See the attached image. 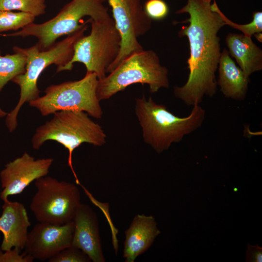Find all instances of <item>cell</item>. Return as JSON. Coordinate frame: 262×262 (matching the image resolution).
Returning <instances> with one entry per match:
<instances>
[{
    "mask_svg": "<svg viewBox=\"0 0 262 262\" xmlns=\"http://www.w3.org/2000/svg\"><path fill=\"white\" fill-rule=\"evenodd\" d=\"M88 256L81 249L69 246L48 260L49 262H89Z\"/></svg>",
    "mask_w": 262,
    "mask_h": 262,
    "instance_id": "7402d4cb",
    "label": "cell"
},
{
    "mask_svg": "<svg viewBox=\"0 0 262 262\" xmlns=\"http://www.w3.org/2000/svg\"><path fill=\"white\" fill-rule=\"evenodd\" d=\"M134 110L144 142L158 154L199 129L206 115L205 110L196 104L188 116L179 117L169 111L164 105L157 103L151 97L147 99L144 95L135 99Z\"/></svg>",
    "mask_w": 262,
    "mask_h": 262,
    "instance_id": "7a4b0ae2",
    "label": "cell"
},
{
    "mask_svg": "<svg viewBox=\"0 0 262 262\" xmlns=\"http://www.w3.org/2000/svg\"><path fill=\"white\" fill-rule=\"evenodd\" d=\"M37 128L32 139L33 148L39 149L47 141L53 140L62 144L68 151L67 164L75 179L81 185L72 164V153L82 144L87 143L101 146L106 143V135L102 127L95 123L85 112L61 111Z\"/></svg>",
    "mask_w": 262,
    "mask_h": 262,
    "instance_id": "277c9868",
    "label": "cell"
},
{
    "mask_svg": "<svg viewBox=\"0 0 262 262\" xmlns=\"http://www.w3.org/2000/svg\"><path fill=\"white\" fill-rule=\"evenodd\" d=\"M35 16L29 13L0 10V33L8 31H17L33 23Z\"/></svg>",
    "mask_w": 262,
    "mask_h": 262,
    "instance_id": "d6986e66",
    "label": "cell"
},
{
    "mask_svg": "<svg viewBox=\"0 0 262 262\" xmlns=\"http://www.w3.org/2000/svg\"><path fill=\"white\" fill-rule=\"evenodd\" d=\"M160 234L152 215L137 214L125 230L123 256L125 262H134L145 252Z\"/></svg>",
    "mask_w": 262,
    "mask_h": 262,
    "instance_id": "9a60e30c",
    "label": "cell"
},
{
    "mask_svg": "<svg viewBox=\"0 0 262 262\" xmlns=\"http://www.w3.org/2000/svg\"><path fill=\"white\" fill-rule=\"evenodd\" d=\"M204 2L207 3H211L212 0H202Z\"/></svg>",
    "mask_w": 262,
    "mask_h": 262,
    "instance_id": "83f0119b",
    "label": "cell"
},
{
    "mask_svg": "<svg viewBox=\"0 0 262 262\" xmlns=\"http://www.w3.org/2000/svg\"><path fill=\"white\" fill-rule=\"evenodd\" d=\"M91 30L75 43L73 57L63 70H71L75 62L84 65L87 72L96 74L98 80L106 76L107 70L117 57L121 37L111 16L98 20L88 19Z\"/></svg>",
    "mask_w": 262,
    "mask_h": 262,
    "instance_id": "8992f818",
    "label": "cell"
},
{
    "mask_svg": "<svg viewBox=\"0 0 262 262\" xmlns=\"http://www.w3.org/2000/svg\"><path fill=\"white\" fill-rule=\"evenodd\" d=\"M245 260L246 262H262V247L258 244H247Z\"/></svg>",
    "mask_w": 262,
    "mask_h": 262,
    "instance_id": "d4e9b609",
    "label": "cell"
},
{
    "mask_svg": "<svg viewBox=\"0 0 262 262\" xmlns=\"http://www.w3.org/2000/svg\"><path fill=\"white\" fill-rule=\"evenodd\" d=\"M225 42L230 56L235 59L238 66L247 77L262 69V50L251 37L229 33Z\"/></svg>",
    "mask_w": 262,
    "mask_h": 262,
    "instance_id": "e0dca14e",
    "label": "cell"
},
{
    "mask_svg": "<svg viewBox=\"0 0 262 262\" xmlns=\"http://www.w3.org/2000/svg\"><path fill=\"white\" fill-rule=\"evenodd\" d=\"M34 184L37 191L30 209L38 222L64 224L73 220L81 204L74 184L46 176L36 180Z\"/></svg>",
    "mask_w": 262,
    "mask_h": 262,
    "instance_id": "9c48e42d",
    "label": "cell"
},
{
    "mask_svg": "<svg viewBox=\"0 0 262 262\" xmlns=\"http://www.w3.org/2000/svg\"><path fill=\"white\" fill-rule=\"evenodd\" d=\"M213 4L202 0H187L176 12L187 13L189 18L173 24L189 23L178 33L179 37L188 39L190 56L187 61L189 73L186 83L173 88L174 96L190 106L200 104L206 96L213 97L217 91L215 73L221 51L219 30L225 25L217 10L215 0Z\"/></svg>",
    "mask_w": 262,
    "mask_h": 262,
    "instance_id": "6da1fadb",
    "label": "cell"
},
{
    "mask_svg": "<svg viewBox=\"0 0 262 262\" xmlns=\"http://www.w3.org/2000/svg\"><path fill=\"white\" fill-rule=\"evenodd\" d=\"M8 113L4 111L0 107V118L3 117L7 115Z\"/></svg>",
    "mask_w": 262,
    "mask_h": 262,
    "instance_id": "4316f807",
    "label": "cell"
},
{
    "mask_svg": "<svg viewBox=\"0 0 262 262\" xmlns=\"http://www.w3.org/2000/svg\"><path fill=\"white\" fill-rule=\"evenodd\" d=\"M53 162L52 158L35 159L27 152L6 164L0 172V198L3 201L11 195H18L33 181L46 176Z\"/></svg>",
    "mask_w": 262,
    "mask_h": 262,
    "instance_id": "7c38bea8",
    "label": "cell"
},
{
    "mask_svg": "<svg viewBox=\"0 0 262 262\" xmlns=\"http://www.w3.org/2000/svg\"><path fill=\"white\" fill-rule=\"evenodd\" d=\"M217 84L225 98L244 100L247 93L249 77L236 65L225 49L221 52L218 66Z\"/></svg>",
    "mask_w": 262,
    "mask_h": 262,
    "instance_id": "2e32d148",
    "label": "cell"
},
{
    "mask_svg": "<svg viewBox=\"0 0 262 262\" xmlns=\"http://www.w3.org/2000/svg\"><path fill=\"white\" fill-rule=\"evenodd\" d=\"M73 220L64 224L39 222L28 233L25 252L34 259L49 260L72 245Z\"/></svg>",
    "mask_w": 262,
    "mask_h": 262,
    "instance_id": "8fae6325",
    "label": "cell"
},
{
    "mask_svg": "<svg viewBox=\"0 0 262 262\" xmlns=\"http://www.w3.org/2000/svg\"><path fill=\"white\" fill-rule=\"evenodd\" d=\"M113 19L121 37L120 52L107 70L109 73L131 53L143 49L138 38L151 28V19L146 13L141 0H108Z\"/></svg>",
    "mask_w": 262,
    "mask_h": 262,
    "instance_id": "30bf717a",
    "label": "cell"
},
{
    "mask_svg": "<svg viewBox=\"0 0 262 262\" xmlns=\"http://www.w3.org/2000/svg\"><path fill=\"white\" fill-rule=\"evenodd\" d=\"M74 230L72 246L77 247L93 262H104L96 213L88 205L82 203L73 220Z\"/></svg>",
    "mask_w": 262,
    "mask_h": 262,
    "instance_id": "4fadbf2b",
    "label": "cell"
},
{
    "mask_svg": "<svg viewBox=\"0 0 262 262\" xmlns=\"http://www.w3.org/2000/svg\"><path fill=\"white\" fill-rule=\"evenodd\" d=\"M4 251H0V262H32L34 260L26 252L20 254V249L16 248Z\"/></svg>",
    "mask_w": 262,
    "mask_h": 262,
    "instance_id": "cb8c5ba5",
    "label": "cell"
},
{
    "mask_svg": "<svg viewBox=\"0 0 262 262\" xmlns=\"http://www.w3.org/2000/svg\"><path fill=\"white\" fill-rule=\"evenodd\" d=\"M217 10L225 25H228L233 28L240 31L246 36L251 37L255 33L262 32V12L261 11H256L253 13V19L250 23L246 24H239L229 20L221 12L218 6Z\"/></svg>",
    "mask_w": 262,
    "mask_h": 262,
    "instance_id": "44dd1931",
    "label": "cell"
},
{
    "mask_svg": "<svg viewBox=\"0 0 262 262\" xmlns=\"http://www.w3.org/2000/svg\"><path fill=\"white\" fill-rule=\"evenodd\" d=\"M31 226L26 209L19 202L4 201L0 217V231L3 235L1 245L2 251L16 248H24Z\"/></svg>",
    "mask_w": 262,
    "mask_h": 262,
    "instance_id": "5bb4252c",
    "label": "cell"
},
{
    "mask_svg": "<svg viewBox=\"0 0 262 262\" xmlns=\"http://www.w3.org/2000/svg\"><path fill=\"white\" fill-rule=\"evenodd\" d=\"M106 0H72L51 19L41 24L32 23L17 32L0 34L4 37L33 36L41 50L51 47L59 37L69 35L80 28V21L85 16L94 20L110 17L104 5Z\"/></svg>",
    "mask_w": 262,
    "mask_h": 262,
    "instance_id": "52a82bcc",
    "label": "cell"
},
{
    "mask_svg": "<svg viewBox=\"0 0 262 262\" xmlns=\"http://www.w3.org/2000/svg\"><path fill=\"white\" fill-rule=\"evenodd\" d=\"M255 38L257 39V40L260 42H262V32L258 33H255L253 35Z\"/></svg>",
    "mask_w": 262,
    "mask_h": 262,
    "instance_id": "484cf974",
    "label": "cell"
},
{
    "mask_svg": "<svg viewBox=\"0 0 262 262\" xmlns=\"http://www.w3.org/2000/svg\"><path fill=\"white\" fill-rule=\"evenodd\" d=\"M147 15L151 19L160 20L165 18L169 13V7L164 0H147L144 6Z\"/></svg>",
    "mask_w": 262,
    "mask_h": 262,
    "instance_id": "603a6c76",
    "label": "cell"
},
{
    "mask_svg": "<svg viewBox=\"0 0 262 262\" xmlns=\"http://www.w3.org/2000/svg\"><path fill=\"white\" fill-rule=\"evenodd\" d=\"M88 19L76 31L46 50L40 49L37 43L28 48L13 47L14 52L25 56L26 66L25 72L12 81L19 87L20 97L15 108L6 115L5 123L9 131H14L17 127V117L24 103H29L40 97L37 81L42 72L52 64L57 66V72L62 71L73 57L75 43L88 28Z\"/></svg>",
    "mask_w": 262,
    "mask_h": 262,
    "instance_id": "3957f363",
    "label": "cell"
},
{
    "mask_svg": "<svg viewBox=\"0 0 262 262\" xmlns=\"http://www.w3.org/2000/svg\"><path fill=\"white\" fill-rule=\"evenodd\" d=\"M168 69L161 64L155 51L144 49L136 51L98 81L97 97L100 101L109 99L135 83L147 84L149 92L155 93L161 88H168Z\"/></svg>",
    "mask_w": 262,
    "mask_h": 262,
    "instance_id": "5b68a950",
    "label": "cell"
},
{
    "mask_svg": "<svg viewBox=\"0 0 262 262\" xmlns=\"http://www.w3.org/2000/svg\"><path fill=\"white\" fill-rule=\"evenodd\" d=\"M98 81L95 73L86 72L80 80L48 86L44 96L30 101L29 105L42 116L61 111H77L100 119L103 112L97 94Z\"/></svg>",
    "mask_w": 262,
    "mask_h": 262,
    "instance_id": "ba28073f",
    "label": "cell"
},
{
    "mask_svg": "<svg viewBox=\"0 0 262 262\" xmlns=\"http://www.w3.org/2000/svg\"><path fill=\"white\" fill-rule=\"evenodd\" d=\"M26 66V58L23 54L14 52L2 56L0 53V92L8 82L25 72Z\"/></svg>",
    "mask_w": 262,
    "mask_h": 262,
    "instance_id": "ac0fdd59",
    "label": "cell"
},
{
    "mask_svg": "<svg viewBox=\"0 0 262 262\" xmlns=\"http://www.w3.org/2000/svg\"><path fill=\"white\" fill-rule=\"evenodd\" d=\"M45 0H0V10L18 11L35 17L46 13Z\"/></svg>",
    "mask_w": 262,
    "mask_h": 262,
    "instance_id": "ffe728a7",
    "label": "cell"
}]
</instances>
